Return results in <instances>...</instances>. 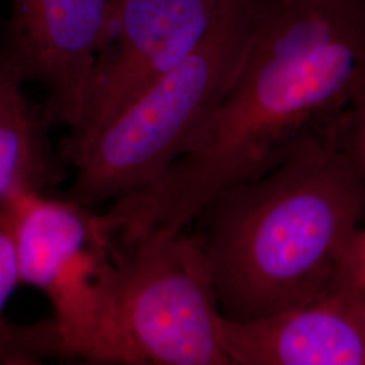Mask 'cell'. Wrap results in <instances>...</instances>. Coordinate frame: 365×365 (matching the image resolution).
<instances>
[{"label":"cell","instance_id":"6da1fadb","mask_svg":"<svg viewBox=\"0 0 365 365\" xmlns=\"http://www.w3.org/2000/svg\"><path fill=\"white\" fill-rule=\"evenodd\" d=\"M364 215V182L341 128L259 179L220 192L196 215L194 235L222 315L265 318L339 287Z\"/></svg>","mask_w":365,"mask_h":365},{"label":"cell","instance_id":"7a4b0ae2","mask_svg":"<svg viewBox=\"0 0 365 365\" xmlns=\"http://www.w3.org/2000/svg\"><path fill=\"white\" fill-rule=\"evenodd\" d=\"M262 0H237L179 66L157 78L83 143L60 155L76 168L64 197L86 207L156 184L195 144L233 86Z\"/></svg>","mask_w":365,"mask_h":365},{"label":"cell","instance_id":"3957f363","mask_svg":"<svg viewBox=\"0 0 365 365\" xmlns=\"http://www.w3.org/2000/svg\"><path fill=\"white\" fill-rule=\"evenodd\" d=\"M221 307L194 233L111 237L87 364L232 365Z\"/></svg>","mask_w":365,"mask_h":365},{"label":"cell","instance_id":"277c9868","mask_svg":"<svg viewBox=\"0 0 365 365\" xmlns=\"http://www.w3.org/2000/svg\"><path fill=\"white\" fill-rule=\"evenodd\" d=\"M237 0H118L81 123L58 152L115 117L209 37Z\"/></svg>","mask_w":365,"mask_h":365},{"label":"cell","instance_id":"5b68a950","mask_svg":"<svg viewBox=\"0 0 365 365\" xmlns=\"http://www.w3.org/2000/svg\"><path fill=\"white\" fill-rule=\"evenodd\" d=\"M118 0H13L0 27L24 76L38 81L51 125L81 123Z\"/></svg>","mask_w":365,"mask_h":365},{"label":"cell","instance_id":"8992f818","mask_svg":"<svg viewBox=\"0 0 365 365\" xmlns=\"http://www.w3.org/2000/svg\"><path fill=\"white\" fill-rule=\"evenodd\" d=\"M232 365H365V292L341 283L271 317L220 321Z\"/></svg>","mask_w":365,"mask_h":365},{"label":"cell","instance_id":"52a82bcc","mask_svg":"<svg viewBox=\"0 0 365 365\" xmlns=\"http://www.w3.org/2000/svg\"><path fill=\"white\" fill-rule=\"evenodd\" d=\"M27 83L0 30V203L26 192L52 194L66 179V160L53 148L42 106L24 93Z\"/></svg>","mask_w":365,"mask_h":365},{"label":"cell","instance_id":"ba28073f","mask_svg":"<svg viewBox=\"0 0 365 365\" xmlns=\"http://www.w3.org/2000/svg\"><path fill=\"white\" fill-rule=\"evenodd\" d=\"M11 200L19 282L46 295L101 235L96 212L52 194L26 192Z\"/></svg>","mask_w":365,"mask_h":365},{"label":"cell","instance_id":"9c48e42d","mask_svg":"<svg viewBox=\"0 0 365 365\" xmlns=\"http://www.w3.org/2000/svg\"><path fill=\"white\" fill-rule=\"evenodd\" d=\"M14 223L13 200L0 203V336L9 321L4 318L6 304L21 284Z\"/></svg>","mask_w":365,"mask_h":365},{"label":"cell","instance_id":"30bf717a","mask_svg":"<svg viewBox=\"0 0 365 365\" xmlns=\"http://www.w3.org/2000/svg\"><path fill=\"white\" fill-rule=\"evenodd\" d=\"M341 143L365 185V75L357 83L342 118Z\"/></svg>","mask_w":365,"mask_h":365},{"label":"cell","instance_id":"8fae6325","mask_svg":"<svg viewBox=\"0 0 365 365\" xmlns=\"http://www.w3.org/2000/svg\"><path fill=\"white\" fill-rule=\"evenodd\" d=\"M341 283H348L365 292V230L359 229L344 257Z\"/></svg>","mask_w":365,"mask_h":365},{"label":"cell","instance_id":"7c38bea8","mask_svg":"<svg viewBox=\"0 0 365 365\" xmlns=\"http://www.w3.org/2000/svg\"><path fill=\"white\" fill-rule=\"evenodd\" d=\"M283 1H291V0H283Z\"/></svg>","mask_w":365,"mask_h":365}]
</instances>
